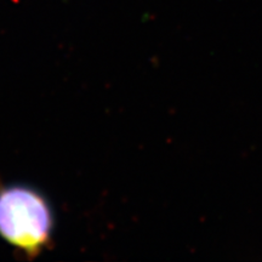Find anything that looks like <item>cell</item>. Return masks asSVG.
<instances>
[{"label":"cell","mask_w":262,"mask_h":262,"mask_svg":"<svg viewBox=\"0 0 262 262\" xmlns=\"http://www.w3.org/2000/svg\"><path fill=\"white\" fill-rule=\"evenodd\" d=\"M54 212L47 196L27 185L0 187V237L28 257L51 243Z\"/></svg>","instance_id":"1"}]
</instances>
